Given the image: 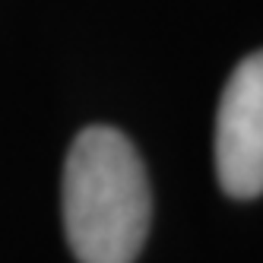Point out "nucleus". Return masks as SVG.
<instances>
[{
    "label": "nucleus",
    "mask_w": 263,
    "mask_h": 263,
    "mask_svg": "<svg viewBox=\"0 0 263 263\" xmlns=\"http://www.w3.org/2000/svg\"><path fill=\"white\" fill-rule=\"evenodd\" d=\"M216 175L235 200L263 194V51L244 58L225 83L216 115Z\"/></svg>",
    "instance_id": "2"
},
{
    "label": "nucleus",
    "mask_w": 263,
    "mask_h": 263,
    "mask_svg": "<svg viewBox=\"0 0 263 263\" xmlns=\"http://www.w3.org/2000/svg\"><path fill=\"white\" fill-rule=\"evenodd\" d=\"M153 222L143 159L121 130L86 127L64 165V229L80 263H134Z\"/></svg>",
    "instance_id": "1"
}]
</instances>
